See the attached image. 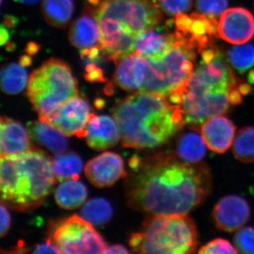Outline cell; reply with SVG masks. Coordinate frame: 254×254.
I'll return each mask as SVG.
<instances>
[{"label":"cell","instance_id":"1","mask_svg":"<svg viewBox=\"0 0 254 254\" xmlns=\"http://www.w3.org/2000/svg\"><path fill=\"white\" fill-rule=\"evenodd\" d=\"M125 193L132 208L150 215H187L208 196L211 175L203 163L180 161L174 155H133Z\"/></svg>","mask_w":254,"mask_h":254},{"label":"cell","instance_id":"2","mask_svg":"<svg viewBox=\"0 0 254 254\" xmlns=\"http://www.w3.org/2000/svg\"><path fill=\"white\" fill-rule=\"evenodd\" d=\"M200 60L187 81L167 98L183 113L191 128L208 119L227 113L240 104L252 88L237 80L222 52L215 46L200 53Z\"/></svg>","mask_w":254,"mask_h":254},{"label":"cell","instance_id":"3","mask_svg":"<svg viewBox=\"0 0 254 254\" xmlns=\"http://www.w3.org/2000/svg\"><path fill=\"white\" fill-rule=\"evenodd\" d=\"M114 118L121 131L123 145L147 149L168 141L185 126L182 110L166 96L138 91L114 107Z\"/></svg>","mask_w":254,"mask_h":254},{"label":"cell","instance_id":"4","mask_svg":"<svg viewBox=\"0 0 254 254\" xmlns=\"http://www.w3.org/2000/svg\"><path fill=\"white\" fill-rule=\"evenodd\" d=\"M55 180L52 161L43 150L32 148L21 154L1 156V200L11 208L28 210L39 206Z\"/></svg>","mask_w":254,"mask_h":254},{"label":"cell","instance_id":"5","mask_svg":"<svg viewBox=\"0 0 254 254\" xmlns=\"http://www.w3.org/2000/svg\"><path fill=\"white\" fill-rule=\"evenodd\" d=\"M129 245L137 253L192 254L198 245V232L186 215H149L141 231L132 234Z\"/></svg>","mask_w":254,"mask_h":254},{"label":"cell","instance_id":"6","mask_svg":"<svg viewBox=\"0 0 254 254\" xmlns=\"http://www.w3.org/2000/svg\"><path fill=\"white\" fill-rule=\"evenodd\" d=\"M170 24L174 36L173 46L160 59L145 58L146 70L140 91L168 97L187 81L194 69L199 51Z\"/></svg>","mask_w":254,"mask_h":254},{"label":"cell","instance_id":"7","mask_svg":"<svg viewBox=\"0 0 254 254\" xmlns=\"http://www.w3.org/2000/svg\"><path fill=\"white\" fill-rule=\"evenodd\" d=\"M78 94L77 80L67 64L60 60H48L28 80V97L39 118L53 113Z\"/></svg>","mask_w":254,"mask_h":254},{"label":"cell","instance_id":"8","mask_svg":"<svg viewBox=\"0 0 254 254\" xmlns=\"http://www.w3.org/2000/svg\"><path fill=\"white\" fill-rule=\"evenodd\" d=\"M162 10L158 0H102L94 14L96 19L115 20L136 36L162 23Z\"/></svg>","mask_w":254,"mask_h":254},{"label":"cell","instance_id":"9","mask_svg":"<svg viewBox=\"0 0 254 254\" xmlns=\"http://www.w3.org/2000/svg\"><path fill=\"white\" fill-rule=\"evenodd\" d=\"M50 239L63 254H105L108 249L92 224L76 215L58 222Z\"/></svg>","mask_w":254,"mask_h":254},{"label":"cell","instance_id":"10","mask_svg":"<svg viewBox=\"0 0 254 254\" xmlns=\"http://www.w3.org/2000/svg\"><path fill=\"white\" fill-rule=\"evenodd\" d=\"M91 114L88 100L78 95L39 120L49 123L66 136L83 138L86 136V126Z\"/></svg>","mask_w":254,"mask_h":254},{"label":"cell","instance_id":"11","mask_svg":"<svg viewBox=\"0 0 254 254\" xmlns=\"http://www.w3.org/2000/svg\"><path fill=\"white\" fill-rule=\"evenodd\" d=\"M97 20L100 27L99 46L105 60L117 64L127 55L134 53V34L111 18Z\"/></svg>","mask_w":254,"mask_h":254},{"label":"cell","instance_id":"12","mask_svg":"<svg viewBox=\"0 0 254 254\" xmlns=\"http://www.w3.org/2000/svg\"><path fill=\"white\" fill-rule=\"evenodd\" d=\"M177 31L191 42L200 54L203 50L213 46L215 38L218 36V22L217 18L209 17L199 12L177 15L173 19Z\"/></svg>","mask_w":254,"mask_h":254},{"label":"cell","instance_id":"13","mask_svg":"<svg viewBox=\"0 0 254 254\" xmlns=\"http://www.w3.org/2000/svg\"><path fill=\"white\" fill-rule=\"evenodd\" d=\"M218 36L229 43L242 45L254 36V17L244 8L226 10L221 15L218 26Z\"/></svg>","mask_w":254,"mask_h":254},{"label":"cell","instance_id":"14","mask_svg":"<svg viewBox=\"0 0 254 254\" xmlns=\"http://www.w3.org/2000/svg\"><path fill=\"white\" fill-rule=\"evenodd\" d=\"M251 209L247 200L236 195H230L219 200L214 208L215 225L227 232L238 231L250 218Z\"/></svg>","mask_w":254,"mask_h":254},{"label":"cell","instance_id":"15","mask_svg":"<svg viewBox=\"0 0 254 254\" xmlns=\"http://www.w3.org/2000/svg\"><path fill=\"white\" fill-rule=\"evenodd\" d=\"M85 173L88 180L100 188L112 186L127 175L123 158L111 152H105L88 162Z\"/></svg>","mask_w":254,"mask_h":254},{"label":"cell","instance_id":"16","mask_svg":"<svg viewBox=\"0 0 254 254\" xmlns=\"http://www.w3.org/2000/svg\"><path fill=\"white\" fill-rule=\"evenodd\" d=\"M174 36L170 23L145 30L135 38L134 53L144 58L157 60L163 58L173 46Z\"/></svg>","mask_w":254,"mask_h":254},{"label":"cell","instance_id":"17","mask_svg":"<svg viewBox=\"0 0 254 254\" xmlns=\"http://www.w3.org/2000/svg\"><path fill=\"white\" fill-rule=\"evenodd\" d=\"M86 141L93 149L103 150L118 144L121 131L116 120L108 115L91 113L86 126Z\"/></svg>","mask_w":254,"mask_h":254},{"label":"cell","instance_id":"18","mask_svg":"<svg viewBox=\"0 0 254 254\" xmlns=\"http://www.w3.org/2000/svg\"><path fill=\"white\" fill-rule=\"evenodd\" d=\"M236 127L222 115L212 117L200 125V133L209 149L216 153H225L235 138Z\"/></svg>","mask_w":254,"mask_h":254},{"label":"cell","instance_id":"19","mask_svg":"<svg viewBox=\"0 0 254 254\" xmlns=\"http://www.w3.org/2000/svg\"><path fill=\"white\" fill-rule=\"evenodd\" d=\"M117 65L114 83L125 91H141L146 70L145 58L133 53L120 60Z\"/></svg>","mask_w":254,"mask_h":254},{"label":"cell","instance_id":"20","mask_svg":"<svg viewBox=\"0 0 254 254\" xmlns=\"http://www.w3.org/2000/svg\"><path fill=\"white\" fill-rule=\"evenodd\" d=\"M0 128L1 156L19 155L32 149L31 134L18 121L2 117Z\"/></svg>","mask_w":254,"mask_h":254},{"label":"cell","instance_id":"21","mask_svg":"<svg viewBox=\"0 0 254 254\" xmlns=\"http://www.w3.org/2000/svg\"><path fill=\"white\" fill-rule=\"evenodd\" d=\"M100 27L95 18L94 8L86 6L85 12L71 25L68 38L71 44L78 49H86L100 44Z\"/></svg>","mask_w":254,"mask_h":254},{"label":"cell","instance_id":"22","mask_svg":"<svg viewBox=\"0 0 254 254\" xmlns=\"http://www.w3.org/2000/svg\"><path fill=\"white\" fill-rule=\"evenodd\" d=\"M28 127L32 138L53 153L61 154L67 149L66 135L49 123L39 120L30 123Z\"/></svg>","mask_w":254,"mask_h":254},{"label":"cell","instance_id":"23","mask_svg":"<svg viewBox=\"0 0 254 254\" xmlns=\"http://www.w3.org/2000/svg\"><path fill=\"white\" fill-rule=\"evenodd\" d=\"M206 143L196 130L183 133L177 140V155L183 161L198 163L206 153Z\"/></svg>","mask_w":254,"mask_h":254},{"label":"cell","instance_id":"24","mask_svg":"<svg viewBox=\"0 0 254 254\" xmlns=\"http://www.w3.org/2000/svg\"><path fill=\"white\" fill-rule=\"evenodd\" d=\"M86 197V187L76 179H69L62 182L55 193L57 203L66 210L79 208L84 203Z\"/></svg>","mask_w":254,"mask_h":254},{"label":"cell","instance_id":"25","mask_svg":"<svg viewBox=\"0 0 254 254\" xmlns=\"http://www.w3.org/2000/svg\"><path fill=\"white\" fill-rule=\"evenodd\" d=\"M74 10L73 0H43L42 13L46 22L56 28L65 27Z\"/></svg>","mask_w":254,"mask_h":254},{"label":"cell","instance_id":"26","mask_svg":"<svg viewBox=\"0 0 254 254\" xmlns=\"http://www.w3.org/2000/svg\"><path fill=\"white\" fill-rule=\"evenodd\" d=\"M28 73L19 63L6 64L1 71V90L6 94L21 93L28 83Z\"/></svg>","mask_w":254,"mask_h":254},{"label":"cell","instance_id":"27","mask_svg":"<svg viewBox=\"0 0 254 254\" xmlns=\"http://www.w3.org/2000/svg\"><path fill=\"white\" fill-rule=\"evenodd\" d=\"M53 173L60 182L69 179H79L83 168L81 157L73 152L61 153L55 156L52 161Z\"/></svg>","mask_w":254,"mask_h":254},{"label":"cell","instance_id":"28","mask_svg":"<svg viewBox=\"0 0 254 254\" xmlns=\"http://www.w3.org/2000/svg\"><path fill=\"white\" fill-rule=\"evenodd\" d=\"M113 208L109 202L103 198H95L88 200L81 210V216L92 225L107 223L113 216Z\"/></svg>","mask_w":254,"mask_h":254},{"label":"cell","instance_id":"29","mask_svg":"<svg viewBox=\"0 0 254 254\" xmlns=\"http://www.w3.org/2000/svg\"><path fill=\"white\" fill-rule=\"evenodd\" d=\"M232 152L242 163H254V127H247L237 132Z\"/></svg>","mask_w":254,"mask_h":254},{"label":"cell","instance_id":"30","mask_svg":"<svg viewBox=\"0 0 254 254\" xmlns=\"http://www.w3.org/2000/svg\"><path fill=\"white\" fill-rule=\"evenodd\" d=\"M227 60L239 72H245L254 66V45L233 47L227 53Z\"/></svg>","mask_w":254,"mask_h":254},{"label":"cell","instance_id":"31","mask_svg":"<svg viewBox=\"0 0 254 254\" xmlns=\"http://www.w3.org/2000/svg\"><path fill=\"white\" fill-rule=\"evenodd\" d=\"M196 6L200 14L218 19L226 11L228 0H197Z\"/></svg>","mask_w":254,"mask_h":254},{"label":"cell","instance_id":"32","mask_svg":"<svg viewBox=\"0 0 254 254\" xmlns=\"http://www.w3.org/2000/svg\"><path fill=\"white\" fill-rule=\"evenodd\" d=\"M234 241L241 253L254 254V227H242L237 232Z\"/></svg>","mask_w":254,"mask_h":254},{"label":"cell","instance_id":"33","mask_svg":"<svg viewBox=\"0 0 254 254\" xmlns=\"http://www.w3.org/2000/svg\"><path fill=\"white\" fill-rule=\"evenodd\" d=\"M236 249V247H234L229 241L219 238L215 239L203 246L198 251V254H237L239 252Z\"/></svg>","mask_w":254,"mask_h":254},{"label":"cell","instance_id":"34","mask_svg":"<svg viewBox=\"0 0 254 254\" xmlns=\"http://www.w3.org/2000/svg\"><path fill=\"white\" fill-rule=\"evenodd\" d=\"M159 4L165 12L171 16L184 14L190 10L192 0H158Z\"/></svg>","mask_w":254,"mask_h":254},{"label":"cell","instance_id":"35","mask_svg":"<svg viewBox=\"0 0 254 254\" xmlns=\"http://www.w3.org/2000/svg\"><path fill=\"white\" fill-rule=\"evenodd\" d=\"M84 78L87 81L92 82V83L107 81L102 68L97 66L95 64L92 63L87 65Z\"/></svg>","mask_w":254,"mask_h":254},{"label":"cell","instance_id":"36","mask_svg":"<svg viewBox=\"0 0 254 254\" xmlns=\"http://www.w3.org/2000/svg\"><path fill=\"white\" fill-rule=\"evenodd\" d=\"M34 254H62L58 247L50 239L45 243L36 246L33 251Z\"/></svg>","mask_w":254,"mask_h":254},{"label":"cell","instance_id":"37","mask_svg":"<svg viewBox=\"0 0 254 254\" xmlns=\"http://www.w3.org/2000/svg\"><path fill=\"white\" fill-rule=\"evenodd\" d=\"M100 53H102L101 48L100 46H96L86 48V49L81 50L80 55H81L82 59L94 62L98 59Z\"/></svg>","mask_w":254,"mask_h":254},{"label":"cell","instance_id":"38","mask_svg":"<svg viewBox=\"0 0 254 254\" xmlns=\"http://www.w3.org/2000/svg\"><path fill=\"white\" fill-rule=\"evenodd\" d=\"M1 237H3L6 235L10 227V223H11V219H10V215L8 212L6 206H4V203H1Z\"/></svg>","mask_w":254,"mask_h":254},{"label":"cell","instance_id":"39","mask_svg":"<svg viewBox=\"0 0 254 254\" xmlns=\"http://www.w3.org/2000/svg\"><path fill=\"white\" fill-rule=\"evenodd\" d=\"M128 251L121 245H115L108 247L105 254H128Z\"/></svg>","mask_w":254,"mask_h":254},{"label":"cell","instance_id":"40","mask_svg":"<svg viewBox=\"0 0 254 254\" xmlns=\"http://www.w3.org/2000/svg\"><path fill=\"white\" fill-rule=\"evenodd\" d=\"M6 28H7L4 24L1 25V28H0V44L1 46L6 44L9 40V33Z\"/></svg>","mask_w":254,"mask_h":254},{"label":"cell","instance_id":"41","mask_svg":"<svg viewBox=\"0 0 254 254\" xmlns=\"http://www.w3.org/2000/svg\"><path fill=\"white\" fill-rule=\"evenodd\" d=\"M40 50V46L34 42H30L27 45L26 48V53L28 55L33 56V55H36Z\"/></svg>","mask_w":254,"mask_h":254},{"label":"cell","instance_id":"42","mask_svg":"<svg viewBox=\"0 0 254 254\" xmlns=\"http://www.w3.org/2000/svg\"><path fill=\"white\" fill-rule=\"evenodd\" d=\"M4 25L6 28H14L17 25V18L13 16H6L4 18Z\"/></svg>","mask_w":254,"mask_h":254},{"label":"cell","instance_id":"43","mask_svg":"<svg viewBox=\"0 0 254 254\" xmlns=\"http://www.w3.org/2000/svg\"><path fill=\"white\" fill-rule=\"evenodd\" d=\"M20 64L21 66H24V67H27V66H30L32 63V58L31 55H23V56H21V58L19 59Z\"/></svg>","mask_w":254,"mask_h":254},{"label":"cell","instance_id":"44","mask_svg":"<svg viewBox=\"0 0 254 254\" xmlns=\"http://www.w3.org/2000/svg\"><path fill=\"white\" fill-rule=\"evenodd\" d=\"M16 1H19V2L21 3H23V4H36V3L38 2L40 0H16Z\"/></svg>","mask_w":254,"mask_h":254},{"label":"cell","instance_id":"45","mask_svg":"<svg viewBox=\"0 0 254 254\" xmlns=\"http://www.w3.org/2000/svg\"><path fill=\"white\" fill-rule=\"evenodd\" d=\"M6 48L9 51H12L15 48V45L12 43H7L6 44Z\"/></svg>","mask_w":254,"mask_h":254}]
</instances>
